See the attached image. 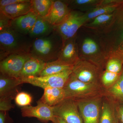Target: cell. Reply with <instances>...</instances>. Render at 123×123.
<instances>
[{"label":"cell","instance_id":"836d02e7","mask_svg":"<svg viewBox=\"0 0 123 123\" xmlns=\"http://www.w3.org/2000/svg\"><path fill=\"white\" fill-rule=\"evenodd\" d=\"M30 0H0V8L18 3L27 2Z\"/></svg>","mask_w":123,"mask_h":123},{"label":"cell","instance_id":"44dd1931","mask_svg":"<svg viewBox=\"0 0 123 123\" xmlns=\"http://www.w3.org/2000/svg\"><path fill=\"white\" fill-rule=\"evenodd\" d=\"M73 66L62 62L58 60L47 62L46 63L40 76H43L60 73L65 70L72 69Z\"/></svg>","mask_w":123,"mask_h":123},{"label":"cell","instance_id":"8fae6325","mask_svg":"<svg viewBox=\"0 0 123 123\" xmlns=\"http://www.w3.org/2000/svg\"><path fill=\"white\" fill-rule=\"evenodd\" d=\"M71 10L68 4L62 0H54L48 15L43 18L55 26L60 25L67 17Z\"/></svg>","mask_w":123,"mask_h":123},{"label":"cell","instance_id":"52a82bcc","mask_svg":"<svg viewBox=\"0 0 123 123\" xmlns=\"http://www.w3.org/2000/svg\"><path fill=\"white\" fill-rule=\"evenodd\" d=\"M31 56L30 53H13L0 60V74L19 78L24 64Z\"/></svg>","mask_w":123,"mask_h":123},{"label":"cell","instance_id":"30bf717a","mask_svg":"<svg viewBox=\"0 0 123 123\" xmlns=\"http://www.w3.org/2000/svg\"><path fill=\"white\" fill-rule=\"evenodd\" d=\"M78 108L84 123H99L100 103L98 99L78 101Z\"/></svg>","mask_w":123,"mask_h":123},{"label":"cell","instance_id":"7402d4cb","mask_svg":"<svg viewBox=\"0 0 123 123\" xmlns=\"http://www.w3.org/2000/svg\"><path fill=\"white\" fill-rule=\"evenodd\" d=\"M54 0H31L32 11L38 17L44 18L50 10Z\"/></svg>","mask_w":123,"mask_h":123},{"label":"cell","instance_id":"f1b7e54d","mask_svg":"<svg viewBox=\"0 0 123 123\" xmlns=\"http://www.w3.org/2000/svg\"><path fill=\"white\" fill-rule=\"evenodd\" d=\"M115 13L105 14L99 15L94 18L89 24V26H97L105 24L111 20L114 17Z\"/></svg>","mask_w":123,"mask_h":123},{"label":"cell","instance_id":"cb8c5ba5","mask_svg":"<svg viewBox=\"0 0 123 123\" xmlns=\"http://www.w3.org/2000/svg\"><path fill=\"white\" fill-rule=\"evenodd\" d=\"M108 92L117 104L123 105V68L118 79L109 88Z\"/></svg>","mask_w":123,"mask_h":123},{"label":"cell","instance_id":"9c48e42d","mask_svg":"<svg viewBox=\"0 0 123 123\" xmlns=\"http://www.w3.org/2000/svg\"><path fill=\"white\" fill-rule=\"evenodd\" d=\"M22 116L25 117H34L44 123L53 122L55 118L53 107L48 105L40 100L37 102V105L23 107L21 108Z\"/></svg>","mask_w":123,"mask_h":123},{"label":"cell","instance_id":"7a4b0ae2","mask_svg":"<svg viewBox=\"0 0 123 123\" xmlns=\"http://www.w3.org/2000/svg\"><path fill=\"white\" fill-rule=\"evenodd\" d=\"M32 40L28 36L17 32L10 26L0 31V60L13 53H30Z\"/></svg>","mask_w":123,"mask_h":123},{"label":"cell","instance_id":"4316f807","mask_svg":"<svg viewBox=\"0 0 123 123\" xmlns=\"http://www.w3.org/2000/svg\"><path fill=\"white\" fill-rule=\"evenodd\" d=\"M121 73L119 74L115 73L106 70L102 76L103 84L106 86H112L118 79Z\"/></svg>","mask_w":123,"mask_h":123},{"label":"cell","instance_id":"1f68e13d","mask_svg":"<svg viewBox=\"0 0 123 123\" xmlns=\"http://www.w3.org/2000/svg\"><path fill=\"white\" fill-rule=\"evenodd\" d=\"M0 31L4 28L10 26L11 19H9L7 17L0 13Z\"/></svg>","mask_w":123,"mask_h":123},{"label":"cell","instance_id":"d590c367","mask_svg":"<svg viewBox=\"0 0 123 123\" xmlns=\"http://www.w3.org/2000/svg\"><path fill=\"white\" fill-rule=\"evenodd\" d=\"M52 123H66L60 117L56 116L55 117L54 120Z\"/></svg>","mask_w":123,"mask_h":123},{"label":"cell","instance_id":"83f0119b","mask_svg":"<svg viewBox=\"0 0 123 123\" xmlns=\"http://www.w3.org/2000/svg\"><path fill=\"white\" fill-rule=\"evenodd\" d=\"M123 64L121 61L116 58H112L108 62L106 70L115 73H120L123 70Z\"/></svg>","mask_w":123,"mask_h":123},{"label":"cell","instance_id":"ba28073f","mask_svg":"<svg viewBox=\"0 0 123 123\" xmlns=\"http://www.w3.org/2000/svg\"><path fill=\"white\" fill-rule=\"evenodd\" d=\"M53 107L54 115L60 117L66 123H84L77 101L65 98Z\"/></svg>","mask_w":123,"mask_h":123},{"label":"cell","instance_id":"d6986e66","mask_svg":"<svg viewBox=\"0 0 123 123\" xmlns=\"http://www.w3.org/2000/svg\"><path fill=\"white\" fill-rule=\"evenodd\" d=\"M65 99V92L63 88L47 87L39 100L51 107H54Z\"/></svg>","mask_w":123,"mask_h":123},{"label":"cell","instance_id":"5b68a950","mask_svg":"<svg viewBox=\"0 0 123 123\" xmlns=\"http://www.w3.org/2000/svg\"><path fill=\"white\" fill-rule=\"evenodd\" d=\"M85 15L76 11H70L61 24L55 26V30L64 42L75 37L79 29L86 22Z\"/></svg>","mask_w":123,"mask_h":123},{"label":"cell","instance_id":"8992f818","mask_svg":"<svg viewBox=\"0 0 123 123\" xmlns=\"http://www.w3.org/2000/svg\"><path fill=\"white\" fill-rule=\"evenodd\" d=\"M72 69L54 75L43 76H30L21 79L23 84L26 83L43 89L47 87L63 88L70 75Z\"/></svg>","mask_w":123,"mask_h":123},{"label":"cell","instance_id":"d6a6232c","mask_svg":"<svg viewBox=\"0 0 123 123\" xmlns=\"http://www.w3.org/2000/svg\"><path fill=\"white\" fill-rule=\"evenodd\" d=\"M13 120L9 116L8 111H0V123H12Z\"/></svg>","mask_w":123,"mask_h":123},{"label":"cell","instance_id":"ac0fdd59","mask_svg":"<svg viewBox=\"0 0 123 123\" xmlns=\"http://www.w3.org/2000/svg\"><path fill=\"white\" fill-rule=\"evenodd\" d=\"M55 31V26L50 24L44 18L38 17L28 36L33 40L49 35Z\"/></svg>","mask_w":123,"mask_h":123},{"label":"cell","instance_id":"4fadbf2b","mask_svg":"<svg viewBox=\"0 0 123 123\" xmlns=\"http://www.w3.org/2000/svg\"><path fill=\"white\" fill-rule=\"evenodd\" d=\"M20 78L7 76L0 74V97H11L15 98L18 93V87L23 84Z\"/></svg>","mask_w":123,"mask_h":123},{"label":"cell","instance_id":"484cf974","mask_svg":"<svg viewBox=\"0 0 123 123\" xmlns=\"http://www.w3.org/2000/svg\"><path fill=\"white\" fill-rule=\"evenodd\" d=\"M14 100L18 106L24 107L31 105L33 98L30 94L26 92H19L15 96Z\"/></svg>","mask_w":123,"mask_h":123},{"label":"cell","instance_id":"277c9868","mask_svg":"<svg viewBox=\"0 0 123 123\" xmlns=\"http://www.w3.org/2000/svg\"><path fill=\"white\" fill-rule=\"evenodd\" d=\"M112 25V58L121 61L123 64V1L115 13Z\"/></svg>","mask_w":123,"mask_h":123},{"label":"cell","instance_id":"e0dca14e","mask_svg":"<svg viewBox=\"0 0 123 123\" xmlns=\"http://www.w3.org/2000/svg\"><path fill=\"white\" fill-rule=\"evenodd\" d=\"M76 47L74 37L64 42L57 60L68 64L74 65L77 60Z\"/></svg>","mask_w":123,"mask_h":123},{"label":"cell","instance_id":"6da1fadb","mask_svg":"<svg viewBox=\"0 0 123 123\" xmlns=\"http://www.w3.org/2000/svg\"><path fill=\"white\" fill-rule=\"evenodd\" d=\"M63 40L55 31L47 36L32 40L30 53L46 63L57 60L63 44Z\"/></svg>","mask_w":123,"mask_h":123},{"label":"cell","instance_id":"9a60e30c","mask_svg":"<svg viewBox=\"0 0 123 123\" xmlns=\"http://www.w3.org/2000/svg\"><path fill=\"white\" fill-rule=\"evenodd\" d=\"M72 74L75 78L83 82L96 83L97 75L93 69L78 61L74 65Z\"/></svg>","mask_w":123,"mask_h":123},{"label":"cell","instance_id":"4dcf8cb0","mask_svg":"<svg viewBox=\"0 0 123 123\" xmlns=\"http://www.w3.org/2000/svg\"><path fill=\"white\" fill-rule=\"evenodd\" d=\"M98 2L95 0H75L69 1L68 5H70L72 8H77L84 6L94 4Z\"/></svg>","mask_w":123,"mask_h":123},{"label":"cell","instance_id":"5bb4252c","mask_svg":"<svg viewBox=\"0 0 123 123\" xmlns=\"http://www.w3.org/2000/svg\"><path fill=\"white\" fill-rule=\"evenodd\" d=\"M46 62L31 55L23 66L19 77L21 79L30 76H39Z\"/></svg>","mask_w":123,"mask_h":123},{"label":"cell","instance_id":"f546056e","mask_svg":"<svg viewBox=\"0 0 123 123\" xmlns=\"http://www.w3.org/2000/svg\"><path fill=\"white\" fill-rule=\"evenodd\" d=\"M14 98L11 97H0V111H8L14 108L15 105L11 103Z\"/></svg>","mask_w":123,"mask_h":123},{"label":"cell","instance_id":"ffe728a7","mask_svg":"<svg viewBox=\"0 0 123 123\" xmlns=\"http://www.w3.org/2000/svg\"><path fill=\"white\" fill-rule=\"evenodd\" d=\"M99 123H120L117 116L116 105L104 102L101 108Z\"/></svg>","mask_w":123,"mask_h":123},{"label":"cell","instance_id":"e575fe53","mask_svg":"<svg viewBox=\"0 0 123 123\" xmlns=\"http://www.w3.org/2000/svg\"><path fill=\"white\" fill-rule=\"evenodd\" d=\"M116 110L117 116L120 123H123V105L116 104Z\"/></svg>","mask_w":123,"mask_h":123},{"label":"cell","instance_id":"3957f363","mask_svg":"<svg viewBox=\"0 0 123 123\" xmlns=\"http://www.w3.org/2000/svg\"><path fill=\"white\" fill-rule=\"evenodd\" d=\"M63 88L65 98L78 101L84 97L92 96L98 93L99 87L96 83H88L79 80L72 73Z\"/></svg>","mask_w":123,"mask_h":123},{"label":"cell","instance_id":"603a6c76","mask_svg":"<svg viewBox=\"0 0 123 123\" xmlns=\"http://www.w3.org/2000/svg\"><path fill=\"white\" fill-rule=\"evenodd\" d=\"M122 1L113 4L107 5L95 8L88 13L84 14L86 21L90 19H93L96 17L102 14L114 12Z\"/></svg>","mask_w":123,"mask_h":123},{"label":"cell","instance_id":"7c38bea8","mask_svg":"<svg viewBox=\"0 0 123 123\" xmlns=\"http://www.w3.org/2000/svg\"><path fill=\"white\" fill-rule=\"evenodd\" d=\"M37 15L31 11L22 16L11 20L10 26L17 32L28 36L35 24Z\"/></svg>","mask_w":123,"mask_h":123},{"label":"cell","instance_id":"2e32d148","mask_svg":"<svg viewBox=\"0 0 123 123\" xmlns=\"http://www.w3.org/2000/svg\"><path fill=\"white\" fill-rule=\"evenodd\" d=\"M32 11L31 0L18 3L0 8V13L5 15L11 20L29 13Z\"/></svg>","mask_w":123,"mask_h":123},{"label":"cell","instance_id":"d4e9b609","mask_svg":"<svg viewBox=\"0 0 123 123\" xmlns=\"http://www.w3.org/2000/svg\"><path fill=\"white\" fill-rule=\"evenodd\" d=\"M82 51L85 55H94L98 52V47L96 42L90 38L84 40L82 44Z\"/></svg>","mask_w":123,"mask_h":123}]
</instances>
